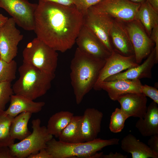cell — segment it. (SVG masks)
Here are the masks:
<instances>
[{
    "label": "cell",
    "instance_id": "1",
    "mask_svg": "<svg viewBox=\"0 0 158 158\" xmlns=\"http://www.w3.org/2000/svg\"><path fill=\"white\" fill-rule=\"evenodd\" d=\"M83 17L75 6L38 1L33 31L37 37L49 46L64 52L75 43L83 25Z\"/></svg>",
    "mask_w": 158,
    "mask_h": 158
},
{
    "label": "cell",
    "instance_id": "2",
    "mask_svg": "<svg viewBox=\"0 0 158 158\" xmlns=\"http://www.w3.org/2000/svg\"><path fill=\"white\" fill-rule=\"evenodd\" d=\"M106 60L89 56L77 48L70 66L71 83L76 103L80 104L95 86Z\"/></svg>",
    "mask_w": 158,
    "mask_h": 158
},
{
    "label": "cell",
    "instance_id": "3",
    "mask_svg": "<svg viewBox=\"0 0 158 158\" xmlns=\"http://www.w3.org/2000/svg\"><path fill=\"white\" fill-rule=\"evenodd\" d=\"M18 71L19 78L12 86L13 93L33 100L46 93L55 76L24 62Z\"/></svg>",
    "mask_w": 158,
    "mask_h": 158
},
{
    "label": "cell",
    "instance_id": "4",
    "mask_svg": "<svg viewBox=\"0 0 158 158\" xmlns=\"http://www.w3.org/2000/svg\"><path fill=\"white\" fill-rule=\"evenodd\" d=\"M120 139L97 138L90 141L69 143L52 138L47 144L46 149L53 158H88L104 147L118 145Z\"/></svg>",
    "mask_w": 158,
    "mask_h": 158
},
{
    "label": "cell",
    "instance_id": "5",
    "mask_svg": "<svg viewBox=\"0 0 158 158\" xmlns=\"http://www.w3.org/2000/svg\"><path fill=\"white\" fill-rule=\"evenodd\" d=\"M23 62L49 74H55L58 63L57 51L37 37L29 42L24 49Z\"/></svg>",
    "mask_w": 158,
    "mask_h": 158
},
{
    "label": "cell",
    "instance_id": "6",
    "mask_svg": "<svg viewBox=\"0 0 158 158\" xmlns=\"http://www.w3.org/2000/svg\"><path fill=\"white\" fill-rule=\"evenodd\" d=\"M39 118L32 120V132L26 138L19 142L10 145L11 152L15 158H25L30 155L38 153L40 150L46 148L47 143L53 138L49 134L47 127L41 126Z\"/></svg>",
    "mask_w": 158,
    "mask_h": 158
},
{
    "label": "cell",
    "instance_id": "7",
    "mask_svg": "<svg viewBox=\"0 0 158 158\" xmlns=\"http://www.w3.org/2000/svg\"><path fill=\"white\" fill-rule=\"evenodd\" d=\"M140 4L129 0H101L89 9L94 12L127 23L135 19Z\"/></svg>",
    "mask_w": 158,
    "mask_h": 158
},
{
    "label": "cell",
    "instance_id": "8",
    "mask_svg": "<svg viewBox=\"0 0 158 158\" xmlns=\"http://www.w3.org/2000/svg\"><path fill=\"white\" fill-rule=\"evenodd\" d=\"M37 5L28 0H0V8L12 17L17 25L28 31L34 30V14Z\"/></svg>",
    "mask_w": 158,
    "mask_h": 158
},
{
    "label": "cell",
    "instance_id": "9",
    "mask_svg": "<svg viewBox=\"0 0 158 158\" xmlns=\"http://www.w3.org/2000/svg\"><path fill=\"white\" fill-rule=\"evenodd\" d=\"M12 18H8L0 27V54L1 59L7 62L12 61L18 53V45L23 35L16 27Z\"/></svg>",
    "mask_w": 158,
    "mask_h": 158
},
{
    "label": "cell",
    "instance_id": "10",
    "mask_svg": "<svg viewBox=\"0 0 158 158\" xmlns=\"http://www.w3.org/2000/svg\"><path fill=\"white\" fill-rule=\"evenodd\" d=\"M134 51L136 63L140 64L154 48L155 44L137 20L125 23Z\"/></svg>",
    "mask_w": 158,
    "mask_h": 158
},
{
    "label": "cell",
    "instance_id": "11",
    "mask_svg": "<svg viewBox=\"0 0 158 158\" xmlns=\"http://www.w3.org/2000/svg\"><path fill=\"white\" fill-rule=\"evenodd\" d=\"M83 16V25L90 30L111 53L113 49L109 32L113 18L108 15L94 12L89 9Z\"/></svg>",
    "mask_w": 158,
    "mask_h": 158
},
{
    "label": "cell",
    "instance_id": "12",
    "mask_svg": "<svg viewBox=\"0 0 158 158\" xmlns=\"http://www.w3.org/2000/svg\"><path fill=\"white\" fill-rule=\"evenodd\" d=\"M75 43L80 51L95 58L106 60L111 54L97 38L83 25Z\"/></svg>",
    "mask_w": 158,
    "mask_h": 158
},
{
    "label": "cell",
    "instance_id": "13",
    "mask_svg": "<svg viewBox=\"0 0 158 158\" xmlns=\"http://www.w3.org/2000/svg\"><path fill=\"white\" fill-rule=\"evenodd\" d=\"M139 65L136 62L134 55L124 56L113 50L106 60L93 89L96 90L99 84L107 78Z\"/></svg>",
    "mask_w": 158,
    "mask_h": 158
},
{
    "label": "cell",
    "instance_id": "14",
    "mask_svg": "<svg viewBox=\"0 0 158 158\" xmlns=\"http://www.w3.org/2000/svg\"><path fill=\"white\" fill-rule=\"evenodd\" d=\"M109 36L113 50L124 56L134 55L133 49L125 23L113 19Z\"/></svg>",
    "mask_w": 158,
    "mask_h": 158
},
{
    "label": "cell",
    "instance_id": "15",
    "mask_svg": "<svg viewBox=\"0 0 158 158\" xmlns=\"http://www.w3.org/2000/svg\"><path fill=\"white\" fill-rule=\"evenodd\" d=\"M102 112L94 108H88L82 116L80 127L82 142L92 141L97 138L101 130Z\"/></svg>",
    "mask_w": 158,
    "mask_h": 158
},
{
    "label": "cell",
    "instance_id": "16",
    "mask_svg": "<svg viewBox=\"0 0 158 158\" xmlns=\"http://www.w3.org/2000/svg\"><path fill=\"white\" fill-rule=\"evenodd\" d=\"M142 85L139 79L104 81L99 84L96 90H105L111 100L116 101L120 96L124 94L141 93Z\"/></svg>",
    "mask_w": 158,
    "mask_h": 158
},
{
    "label": "cell",
    "instance_id": "17",
    "mask_svg": "<svg viewBox=\"0 0 158 158\" xmlns=\"http://www.w3.org/2000/svg\"><path fill=\"white\" fill-rule=\"evenodd\" d=\"M121 109L128 118L144 117L147 110V99L142 93H128L120 96L117 99Z\"/></svg>",
    "mask_w": 158,
    "mask_h": 158
},
{
    "label": "cell",
    "instance_id": "18",
    "mask_svg": "<svg viewBox=\"0 0 158 158\" xmlns=\"http://www.w3.org/2000/svg\"><path fill=\"white\" fill-rule=\"evenodd\" d=\"M156 58L155 50L154 48L146 60L141 64L128 69L123 72H121L111 76L104 80L110 81L125 79L134 80L143 78H151L152 70L155 64L157 63Z\"/></svg>",
    "mask_w": 158,
    "mask_h": 158
},
{
    "label": "cell",
    "instance_id": "19",
    "mask_svg": "<svg viewBox=\"0 0 158 158\" xmlns=\"http://www.w3.org/2000/svg\"><path fill=\"white\" fill-rule=\"evenodd\" d=\"M9 106L5 112L13 118L24 112L38 113L45 104L44 102H35L24 96L15 94L11 96Z\"/></svg>",
    "mask_w": 158,
    "mask_h": 158
},
{
    "label": "cell",
    "instance_id": "20",
    "mask_svg": "<svg viewBox=\"0 0 158 158\" xmlns=\"http://www.w3.org/2000/svg\"><path fill=\"white\" fill-rule=\"evenodd\" d=\"M157 105L152 101L147 107L144 117L139 118L135 124L136 128L143 137H150L158 134Z\"/></svg>",
    "mask_w": 158,
    "mask_h": 158
},
{
    "label": "cell",
    "instance_id": "21",
    "mask_svg": "<svg viewBox=\"0 0 158 158\" xmlns=\"http://www.w3.org/2000/svg\"><path fill=\"white\" fill-rule=\"evenodd\" d=\"M121 148L124 151L131 154L132 158H158V155L153 152L147 145L130 134L121 140Z\"/></svg>",
    "mask_w": 158,
    "mask_h": 158
},
{
    "label": "cell",
    "instance_id": "22",
    "mask_svg": "<svg viewBox=\"0 0 158 158\" xmlns=\"http://www.w3.org/2000/svg\"><path fill=\"white\" fill-rule=\"evenodd\" d=\"M135 19L140 23L150 37L153 29L158 25V12L147 0L141 4L136 13Z\"/></svg>",
    "mask_w": 158,
    "mask_h": 158
},
{
    "label": "cell",
    "instance_id": "23",
    "mask_svg": "<svg viewBox=\"0 0 158 158\" xmlns=\"http://www.w3.org/2000/svg\"><path fill=\"white\" fill-rule=\"evenodd\" d=\"M32 114L30 113L24 112L13 118L10 129V135L12 139L21 141L31 133L28 125Z\"/></svg>",
    "mask_w": 158,
    "mask_h": 158
},
{
    "label": "cell",
    "instance_id": "24",
    "mask_svg": "<svg viewBox=\"0 0 158 158\" xmlns=\"http://www.w3.org/2000/svg\"><path fill=\"white\" fill-rule=\"evenodd\" d=\"M73 116V113L67 111H61L53 115L48 122L47 128L48 133L58 138Z\"/></svg>",
    "mask_w": 158,
    "mask_h": 158
},
{
    "label": "cell",
    "instance_id": "25",
    "mask_svg": "<svg viewBox=\"0 0 158 158\" xmlns=\"http://www.w3.org/2000/svg\"><path fill=\"white\" fill-rule=\"evenodd\" d=\"M82 116H74L70 122L62 131L58 138L61 141L69 143L82 142L80 127Z\"/></svg>",
    "mask_w": 158,
    "mask_h": 158
},
{
    "label": "cell",
    "instance_id": "26",
    "mask_svg": "<svg viewBox=\"0 0 158 158\" xmlns=\"http://www.w3.org/2000/svg\"><path fill=\"white\" fill-rule=\"evenodd\" d=\"M13 118L4 110H0V147L9 146L14 143L10 133V127Z\"/></svg>",
    "mask_w": 158,
    "mask_h": 158
},
{
    "label": "cell",
    "instance_id": "27",
    "mask_svg": "<svg viewBox=\"0 0 158 158\" xmlns=\"http://www.w3.org/2000/svg\"><path fill=\"white\" fill-rule=\"evenodd\" d=\"M17 68L16 62L14 60L7 62L0 59V83L11 82L16 78Z\"/></svg>",
    "mask_w": 158,
    "mask_h": 158
},
{
    "label": "cell",
    "instance_id": "28",
    "mask_svg": "<svg viewBox=\"0 0 158 158\" xmlns=\"http://www.w3.org/2000/svg\"><path fill=\"white\" fill-rule=\"evenodd\" d=\"M128 118L120 108H116L111 116L109 129L111 132L117 133L123 129L126 120Z\"/></svg>",
    "mask_w": 158,
    "mask_h": 158
},
{
    "label": "cell",
    "instance_id": "29",
    "mask_svg": "<svg viewBox=\"0 0 158 158\" xmlns=\"http://www.w3.org/2000/svg\"><path fill=\"white\" fill-rule=\"evenodd\" d=\"M13 93L11 82H5L0 83V110H4L6 104L10 101Z\"/></svg>",
    "mask_w": 158,
    "mask_h": 158
},
{
    "label": "cell",
    "instance_id": "30",
    "mask_svg": "<svg viewBox=\"0 0 158 158\" xmlns=\"http://www.w3.org/2000/svg\"><path fill=\"white\" fill-rule=\"evenodd\" d=\"M101 0H74V2L75 6L83 15L90 7Z\"/></svg>",
    "mask_w": 158,
    "mask_h": 158
},
{
    "label": "cell",
    "instance_id": "31",
    "mask_svg": "<svg viewBox=\"0 0 158 158\" xmlns=\"http://www.w3.org/2000/svg\"><path fill=\"white\" fill-rule=\"evenodd\" d=\"M141 91V93L146 97H150L158 104V90L156 88L146 84L142 85Z\"/></svg>",
    "mask_w": 158,
    "mask_h": 158
},
{
    "label": "cell",
    "instance_id": "32",
    "mask_svg": "<svg viewBox=\"0 0 158 158\" xmlns=\"http://www.w3.org/2000/svg\"><path fill=\"white\" fill-rule=\"evenodd\" d=\"M150 137L147 142V145L153 152L158 155V134Z\"/></svg>",
    "mask_w": 158,
    "mask_h": 158
},
{
    "label": "cell",
    "instance_id": "33",
    "mask_svg": "<svg viewBox=\"0 0 158 158\" xmlns=\"http://www.w3.org/2000/svg\"><path fill=\"white\" fill-rule=\"evenodd\" d=\"M150 37L155 44L156 58L158 62V25L153 29Z\"/></svg>",
    "mask_w": 158,
    "mask_h": 158
},
{
    "label": "cell",
    "instance_id": "34",
    "mask_svg": "<svg viewBox=\"0 0 158 158\" xmlns=\"http://www.w3.org/2000/svg\"><path fill=\"white\" fill-rule=\"evenodd\" d=\"M28 158H53L45 148L41 149L37 153L30 155Z\"/></svg>",
    "mask_w": 158,
    "mask_h": 158
},
{
    "label": "cell",
    "instance_id": "35",
    "mask_svg": "<svg viewBox=\"0 0 158 158\" xmlns=\"http://www.w3.org/2000/svg\"><path fill=\"white\" fill-rule=\"evenodd\" d=\"M0 158H15L11 154L8 146L0 147Z\"/></svg>",
    "mask_w": 158,
    "mask_h": 158
},
{
    "label": "cell",
    "instance_id": "36",
    "mask_svg": "<svg viewBox=\"0 0 158 158\" xmlns=\"http://www.w3.org/2000/svg\"><path fill=\"white\" fill-rule=\"evenodd\" d=\"M38 1L51 2L69 6H75L74 0H38Z\"/></svg>",
    "mask_w": 158,
    "mask_h": 158
},
{
    "label": "cell",
    "instance_id": "37",
    "mask_svg": "<svg viewBox=\"0 0 158 158\" xmlns=\"http://www.w3.org/2000/svg\"><path fill=\"white\" fill-rule=\"evenodd\" d=\"M128 156L126 155H123L120 153L116 152L114 153L110 152L108 154H104L102 156V158H127Z\"/></svg>",
    "mask_w": 158,
    "mask_h": 158
},
{
    "label": "cell",
    "instance_id": "38",
    "mask_svg": "<svg viewBox=\"0 0 158 158\" xmlns=\"http://www.w3.org/2000/svg\"><path fill=\"white\" fill-rule=\"evenodd\" d=\"M149 4L158 12V0H147Z\"/></svg>",
    "mask_w": 158,
    "mask_h": 158
},
{
    "label": "cell",
    "instance_id": "39",
    "mask_svg": "<svg viewBox=\"0 0 158 158\" xmlns=\"http://www.w3.org/2000/svg\"><path fill=\"white\" fill-rule=\"evenodd\" d=\"M8 18V17L0 14V27L5 23Z\"/></svg>",
    "mask_w": 158,
    "mask_h": 158
},
{
    "label": "cell",
    "instance_id": "40",
    "mask_svg": "<svg viewBox=\"0 0 158 158\" xmlns=\"http://www.w3.org/2000/svg\"><path fill=\"white\" fill-rule=\"evenodd\" d=\"M131 2L137 4H142L147 1V0H129Z\"/></svg>",
    "mask_w": 158,
    "mask_h": 158
},
{
    "label": "cell",
    "instance_id": "41",
    "mask_svg": "<svg viewBox=\"0 0 158 158\" xmlns=\"http://www.w3.org/2000/svg\"><path fill=\"white\" fill-rule=\"evenodd\" d=\"M1 59V56H0V59Z\"/></svg>",
    "mask_w": 158,
    "mask_h": 158
}]
</instances>
